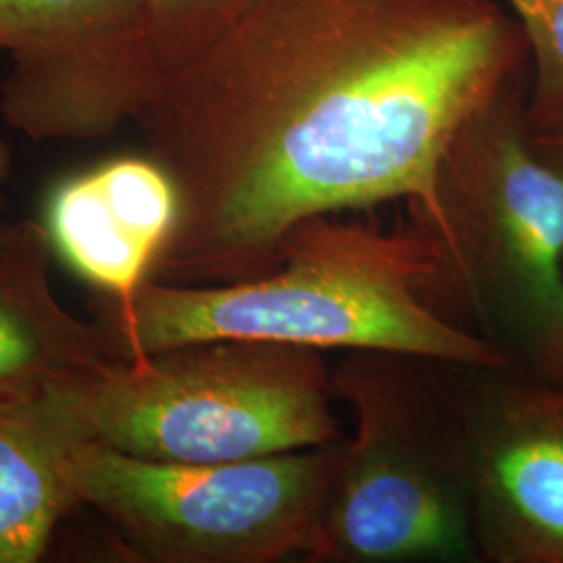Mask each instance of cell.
Masks as SVG:
<instances>
[{
  "label": "cell",
  "mask_w": 563,
  "mask_h": 563,
  "mask_svg": "<svg viewBox=\"0 0 563 563\" xmlns=\"http://www.w3.org/2000/svg\"><path fill=\"white\" fill-rule=\"evenodd\" d=\"M528 65L501 0H253L136 118L180 197L151 278L263 276L328 213L434 222L446 146Z\"/></svg>",
  "instance_id": "cell-1"
},
{
  "label": "cell",
  "mask_w": 563,
  "mask_h": 563,
  "mask_svg": "<svg viewBox=\"0 0 563 563\" xmlns=\"http://www.w3.org/2000/svg\"><path fill=\"white\" fill-rule=\"evenodd\" d=\"M328 213L299 223L278 267L246 280L184 286L146 278L101 323L118 360L207 341L278 342L322 353L386 351L443 365L514 369L444 307L439 241L409 216L390 230Z\"/></svg>",
  "instance_id": "cell-2"
},
{
  "label": "cell",
  "mask_w": 563,
  "mask_h": 563,
  "mask_svg": "<svg viewBox=\"0 0 563 563\" xmlns=\"http://www.w3.org/2000/svg\"><path fill=\"white\" fill-rule=\"evenodd\" d=\"M325 353L192 342L115 360L27 405L71 441L159 462H236L344 439Z\"/></svg>",
  "instance_id": "cell-3"
},
{
  "label": "cell",
  "mask_w": 563,
  "mask_h": 563,
  "mask_svg": "<svg viewBox=\"0 0 563 563\" xmlns=\"http://www.w3.org/2000/svg\"><path fill=\"white\" fill-rule=\"evenodd\" d=\"M526 99L522 78L463 123L437 220H416L443 249L449 316L453 301L516 372L563 386V174L534 146Z\"/></svg>",
  "instance_id": "cell-4"
},
{
  "label": "cell",
  "mask_w": 563,
  "mask_h": 563,
  "mask_svg": "<svg viewBox=\"0 0 563 563\" xmlns=\"http://www.w3.org/2000/svg\"><path fill=\"white\" fill-rule=\"evenodd\" d=\"M332 384L353 422L307 563H478L455 423L434 363L349 351Z\"/></svg>",
  "instance_id": "cell-5"
},
{
  "label": "cell",
  "mask_w": 563,
  "mask_h": 563,
  "mask_svg": "<svg viewBox=\"0 0 563 563\" xmlns=\"http://www.w3.org/2000/svg\"><path fill=\"white\" fill-rule=\"evenodd\" d=\"M344 439L207 463L144 460L67 439V470L78 505L111 526L132 562L307 563Z\"/></svg>",
  "instance_id": "cell-6"
},
{
  "label": "cell",
  "mask_w": 563,
  "mask_h": 563,
  "mask_svg": "<svg viewBox=\"0 0 563 563\" xmlns=\"http://www.w3.org/2000/svg\"><path fill=\"white\" fill-rule=\"evenodd\" d=\"M481 562L563 563V386L434 363Z\"/></svg>",
  "instance_id": "cell-7"
},
{
  "label": "cell",
  "mask_w": 563,
  "mask_h": 563,
  "mask_svg": "<svg viewBox=\"0 0 563 563\" xmlns=\"http://www.w3.org/2000/svg\"><path fill=\"white\" fill-rule=\"evenodd\" d=\"M144 0H0L2 92L63 134L101 141L148 99Z\"/></svg>",
  "instance_id": "cell-8"
},
{
  "label": "cell",
  "mask_w": 563,
  "mask_h": 563,
  "mask_svg": "<svg viewBox=\"0 0 563 563\" xmlns=\"http://www.w3.org/2000/svg\"><path fill=\"white\" fill-rule=\"evenodd\" d=\"M180 216L162 163L123 155L59 181L44 205L53 251L111 305L132 301L151 278Z\"/></svg>",
  "instance_id": "cell-9"
},
{
  "label": "cell",
  "mask_w": 563,
  "mask_h": 563,
  "mask_svg": "<svg viewBox=\"0 0 563 563\" xmlns=\"http://www.w3.org/2000/svg\"><path fill=\"white\" fill-rule=\"evenodd\" d=\"M53 253L41 222L11 223L0 239V409L34 405L118 360L101 323L59 301Z\"/></svg>",
  "instance_id": "cell-10"
},
{
  "label": "cell",
  "mask_w": 563,
  "mask_h": 563,
  "mask_svg": "<svg viewBox=\"0 0 563 563\" xmlns=\"http://www.w3.org/2000/svg\"><path fill=\"white\" fill-rule=\"evenodd\" d=\"M76 505L67 439L34 407L0 409V563L41 562Z\"/></svg>",
  "instance_id": "cell-11"
},
{
  "label": "cell",
  "mask_w": 563,
  "mask_h": 563,
  "mask_svg": "<svg viewBox=\"0 0 563 563\" xmlns=\"http://www.w3.org/2000/svg\"><path fill=\"white\" fill-rule=\"evenodd\" d=\"M253 0H144L141 63L148 97L157 81L249 9Z\"/></svg>",
  "instance_id": "cell-12"
},
{
  "label": "cell",
  "mask_w": 563,
  "mask_h": 563,
  "mask_svg": "<svg viewBox=\"0 0 563 563\" xmlns=\"http://www.w3.org/2000/svg\"><path fill=\"white\" fill-rule=\"evenodd\" d=\"M522 30L532 78L526 115L539 128L563 113V0H501Z\"/></svg>",
  "instance_id": "cell-13"
},
{
  "label": "cell",
  "mask_w": 563,
  "mask_h": 563,
  "mask_svg": "<svg viewBox=\"0 0 563 563\" xmlns=\"http://www.w3.org/2000/svg\"><path fill=\"white\" fill-rule=\"evenodd\" d=\"M530 132L539 153L563 174V113L539 128H530Z\"/></svg>",
  "instance_id": "cell-14"
},
{
  "label": "cell",
  "mask_w": 563,
  "mask_h": 563,
  "mask_svg": "<svg viewBox=\"0 0 563 563\" xmlns=\"http://www.w3.org/2000/svg\"><path fill=\"white\" fill-rule=\"evenodd\" d=\"M13 176V148L0 136V216L7 207V186Z\"/></svg>",
  "instance_id": "cell-15"
},
{
  "label": "cell",
  "mask_w": 563,
  "mask_h": 563,
  "mask_svg": "<svg viewBox=\"0 0 563 563\" xmlns=\"http://www.w3.org/2000/svg\"><path fill=\"white\" fill-rule=\"evenodd\" d=\"M9 228H11V223L0 222V239L9 232Z\"/></svg>",
  "instance_id": "cell-16"
}]
</instances>
